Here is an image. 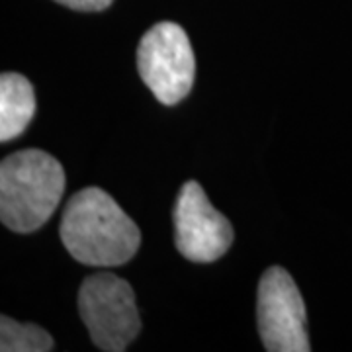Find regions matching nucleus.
Instances as JSON below:
<instances>
[{"mask_svg": "<svg viewBox=\"0 0 352 352\" xmlns=\"http://www.w3.org/2000/svg\"><path fill=\"white\" fill-rule=\"evenodd\" d=\"M78 311L92 342L104 352H122L141 331L135 294L124 278L100 272L85 278Z\"/></svg>", "mask_w": 352, "mask_h": 352, "instance_id": "3", "label": "nucleus"}, {"mask_svg": "<svg viewBox=\"0 0 352 352\" xmlns=\"http://www.w3.org/2000/svg\"><path fill=\"white\" fill-rule=\"evenodd\" d=\"M176 249L192 263L208 264L221 258L233 243V227L208 200L196 180H188L175 208Z\"/></svg>", "mask_w": 352, "mask_h": 352, "instance_id": "6", "label": "nucleus"}, {"mask_svg": "<svg viewBox=\"0 0 352 352\" xmlns=\"http://www.w3.org/2000/svg\"><path fill=\"white\" fill-rule=\"evenodd\" d=\"M55 2L78 12H100V10H106L113 0H55Z\"/></svg>", "mask_w": 352, "mask_h": 352, "instance_id": "9", "label": "nucleus"}, {"mask_svg": "<svg viewBox=\"0 0 352 352\" xmlns=\"http://www.w3.org/2000/svg\"><path fill=\"white\" fill-rule=\"evenodd\" d=\"M65 192V170L39 149L8 155L0 164V219L14 233L45 226Z\"/></svg>", "mask_w": 352, "mask_h": 352, "instance_id": "2", "label": "nucleus"}, {"mask_svg": "<svg viewBox=\"0 0 352 352\" xmlns=\"http://www.w3.org/2000/svg\"><path fill=\"white\" fill-rule=\"evenodd\" d=\"M138 71L161 104L184 100L196 76V57L184 28L161 22L145 32L138 47Z\"/></svg>", "mask_w": 352, "mask_h": 352, "instance_id": "4", "label": "nucleus"}, {"mask_svg": "<svg viewBox=\"0 0 352 352\" xmlns=\"http://www.w3.org/2000/svg\"><path fill=\"white\" fill-rule=\"evenodd\" d=\"M36 92L24 75L0 76V141H12L24 133L36 116Z\"/></svg>", "mask_w": 352, "mask_h": 352, "instance_id": "7", "label": "nucleus"}, {"mask_svg": "<svg viewBox=\"0 0 352 352\" xmlns=\"http://www.w3.org/2000/svg\"><path fill=\"white\" fill-rule=\"evenodd\" d=\"M55 340L50 333L34 323H20L6 315L0 317V351L2 352H50Z\"/></svg>", "mask_w": 352, "mask_h": 352, "instance_id": "8", "label": "nucleus"}, {"mask_svg": "<svg viewBox=\"0 0 352 352\" xmlns=\"http://www.w3.org/2000/svg\"><path fill=\"white\" fill-rule=\"evenodd\" d=\"M256 323L268 352H309L300 288L282 266H270L256 292Z\"/></svg>", "mask_w": 352, "mask_h": 352, "instance_id": "5", "label": "nucleus"}, {"mask_svg": "<svg viewBox=\"0 0 352 352\" xmlns=\"http://www.w3.org/2000/svg\"><path fill=\"white\" fill-rule=\"evenodd\" d=\"M59 235L69 254L87 266H122L141 245L135 221L96 186L80 190L69 200Z\"/></svg>", "mask_w": 352, "mask_h": 352, "instance_id": "1", "label": "nucleus"}]
</instances>
